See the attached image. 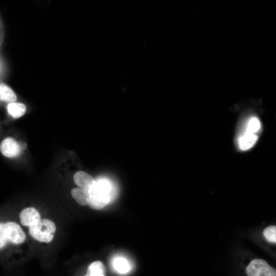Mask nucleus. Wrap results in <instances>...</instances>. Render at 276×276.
I'll return each mask as SVG.
<instances>
[{"mask_svg":"<svg viewBox=\"0 0 276 276\" xmlns=\"http://www.w3.org/2000/svg\"><path fill=\"white\" fill-rule=\"evenodd\" d=\"M84 276H106L105 268L100 261H95L90 264Z\"/></svg>","mask_w":276,"mask_h":276,"instance_id":"nucleus-10","label":"nucleus"},{"mask_svg":"<svg viewBox=\"0 0 276 276\" xmlns=\"http://www.w3.org/2000/svg\"><path fill=\"white\" fill-rule=\"evenodd\" d=\"M56 231V227L53 221L49 219H43L36 225L29 227V232L35 240L50 243L53 239Z\"/></svg>","mask_w":276,"mask_h":276,"instance_id":"nucleus-3","label":"nucleus"},{"mask_svg":"<svg viewBox=\"0 0 276 276\" xmlns=\"http://www.w3.org/2000/svg\"><path fill=\"white\" fill-rule=\"evenodd\" d=\"M16 99V94L10 87L4 84H0V101L11 103Z\"/></svg>","mask_w":276,"mask_h":276,"instance_id":"nucleus-12","label":"nucleus"},{"mask_svg":"<svg viewBox=\"0 0 276 276\" xmlns=\"http://www.w3.org/2000/svg\"><path fill=\"white\" fill-rule=\"evenodd\" d=\"M7 110L12 117L18 118L24 114L26 111V107L22 103L14 102L8 104Z\"/></svg>","mask_w":276,"mask_h":276,"instance_id":"nucleus-11","label":"nucleus"},{"mask_svg":"<svg viewBox=\"0 0 276 276\" xmlns=\"http://www.w3.org/2000/svg\"><path fill=\"white\" fill-rule=\"evenodd\" d=\"M26 239V235L21 227L13 221L0 222V250L8 243L19 244Z\"/></svg>","mask_w":276,"mask_h":276,"instance_id":"nucleus-1","label":"nucleus"},{"mask_svg":"<svg viewBox=\"0 0 276 276\" xmlns=\"http://www.w3.org/2000/svg\"><path fill=\"white\" fill-rule=\"evenodd\" d=\"M0 151L5 157H14L19 154L20 147L15 139L11 137H7L0 144Z\"/></svg>","mask_w":276,"mask_h":276,"instance_id":"nucleus-5","label":"nucleus"},{"mask_svg":"<svg viewBox=\"0 0 276 276\" xmlns=\"http://www.w3.org/2000/svg\"><path fill=\"white\" fill-rule=\"evenodd\" d=\"M258 139L257 134L243 130L237 139L238 148L241 150H247L251 148Z\"/></svg>","mask_w":276,"mask_h":276,"instance_id":"nucleus-7","label":"nucleus"},{"mask_svg":"<svg viewBox=\"0 0 276 276\" xmlns=\"http://www.w3.org/2000/svg\"><path fill=\"white\" fill-rule=\"evenodd\" d=\"M246 276H276L275 269L261 259L252 260L246 266Z\"/></svg>","mask_w":276,"mask_h":276,"instance_id":"nucleus-4","label":"nucleus"},{"mask_svg":"<svg viewBox=\"0 0 276 276\" xmlns=\"http://www.w3.org/2000/svg\"><path fill=\"white\" fill-rule=\"evenodd\" d=\"M88 205L92 209L99 210L107 205L110 201L109 188L103 182H96L89 190Z\"/></svg>","mask_w":276,"mask_h":276,"instance_id":"nucleus-2","label":"nucleus"},{"mask_svg":"<svg viewBox=\"0 0 276 276\" xmlns=\"http://www.w3.org/2000/svg\"><path fill=\"white\" fill-rule=\"evenodd\" d=\"M112 264L114 269L119 273L125 274L130 271V264L124 258L118 257L115 258L113 261Z\"/></svg>","mask_w":276,"mask_h":276,"instance_id":"nucleus-13","label":"nucleus"},{"mask_svg":"<svg viewBox=\"0 0 276 276\" xmlns=\"http://www.w3.org/2000/svg\"><path fill=\"white\" fill-rule=\"evenodd\" d=\"M19 218L22 225L29 227L36 225L41 220L39 213L33 207L22 210L19 214Z\"/></svg>","mask_w":276,"mask_h":276,"instance_id":"nucleus-6","label":"nucleus"},{"mask_svg":"<svg viewBox=\"0 0 276 276\" xmlns=\"http://www.w3.org/2000/svg\"><path fill=\"white\" fill-rule=\"evenodd\" d=\"M263 234L268 242L275 244L276 226L275 225H270L266 227L263 232Z\"/></svg>","mask_w":276,"mask_h":276,"instance_id":"nucleus-14","label":"nucleus"},{"mask_svg":"<svg viewBox=\"0 0 276 276\" xmlns=\"http://www.w3.org/2000/svg\"><path fill=\"white\" fill-rule=\"evenodd\" d=\"M71 195L79 204L82 206L88 205L89 197L88 191L80 188H75L71 190Z\"/></svg>","mask_w":276,"mask_h":276,"instance_id":"nucleus-9","label":"nucleus"},{"mask_svg":"<svg viewBox=\"0 0 276 276\" xmlns=\"http://www.w3.org/2000/svg\"><path fill=\"white\" fill-rule=\"evenodd\" d=\"M74 182L80 188L89 191L96 183V180L87 173L79 171L73 177Z\"/></svg>","mask_w":276,"mask_h":276,"instance_id":"nucleus-8","label":"nucleus"}]
</instances>
